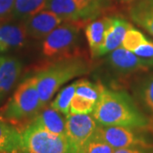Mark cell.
I'll list each match as a JSON object with an SVG mask.
<instances>
[{
    "mask_svg": "<svg viewBox=\"0 0 153 153\" xmlns=\"http://www.w3.org/2000/svg\"><path fill=\"white\" fill-rule=\"evenodd\" d=\"M45 10L55 13L63 22H89L103 14L97 8L77 0H48Z\"/></svg>",
    "mask_w": 153,
    "mask_h": 153,
    "instance_id": "ba28073f",
    "label": "cell"
},
{
    "mask_svg": "<svg viewBox=\"0 0 153 153\" xmlns=\"http://www.w3.org/2000/svg\"><path fill=\"white\" fill-rule=\"evenodd\" d=\"M90 69V63L82 55L49 60L45 63L34 75L43 106L49 104L63 84L76 76L86 75Z\"/></svg>",
    "mask_w": 153,
    "mask_h": 153,
    "instance_id": "7a4b0ae2",
    "label": "cell"
},
{
    "mask_svg": "<svg viewBox=\"0 0 153 153\" xmlns=\"http://www.w3.org/2000/svg\"><path fill=\"white\" fill-rule=\"evenodd\" d=\"M132 27V24L123 17L108 16L104 43L99 51L98 57L107 55L121 47L126 33Z\"/></svg>",
    "mask_w": 153,
    "mask_h": 153,
    "instance_id": "8fae6325",
    "label": "cell"
},
{
    "mask_svg": "<svg viewBox=\"0 0 153 153\" xmlns=\"http://www.w3.org/2000/svg\"><path fill=\"white\" fill-rule=\"evenodd\" d=\"M94 134L115 150L136 146L153 147V133L150 128L141 129L123 126L99 124Z\"/></svg>",
    "mask_w": 153,
    "mask_h": 153,
    "instance_id": "8992f818",
    "label": "cell"
},
{
    "mask_svg": "<svg viewBox=\"0 0 153 153\" xmlns=\"http://www.w3.org/2000/svg\"><path fill=\"white\" fill-rule=\"evenodd\" d=\"M20 153H27V152H24V151H22Z\"/></svg>",
    "mask_w": 153,
    "mask_h": 153,
    "instance_id": "4dcf8cb0",
    "label": "cell"
},
{
    "mask_svg": "<svg viewBox=\"0 0 153 153\" xmlns=\"http://www.w3.org/2000/svg\"><path fill=\"white\" fill-rule=\"evenodd\" d=\"M22 71L20 60L10 56H0V100L10 93Z\"/></svg>",
    "mask_w": 153,
    "mask_h": 153,
    "instance_id": "7c38bea8",
    "label": "cell"
},
{
    "mask_svg": "<svg viewBox=\"0 0 153 153\" xmlns=\"http://www.w3.org/2000/svg\"><path fill=\"white\" fill-rule=\"evenodd\" d=\"M114 148L94 134L78 153H114Z\"/></svg>",
    "mask_w": 153,
    "mask_h": 153,
    "instance_id": "603a6c76",
    "label": "cell"
},
{
    "mask_svg": "<svg viewBox=\"0 0 153 153\" xmlns=\"http://www.w3.org/2000/svg\"><path fill=\"white\" fill-rule=\"evenodd\" d=\"M50 105L44 106L33 123L57 135H66V117Z\"/></svg>",
    "mask_w": 153,
    "mask_h": 153,
    "instance_id": "5bb4252c",
    "label": "cell"
},
{
    "mask_svg": "<svg viewBox=\"0 0 153 153\" xmlns=\"http://www.w3.org/2000/svg\"><path fill=\"white\" fill-rule=\"evenodd\" d=\"M22 151L27 153H78L66 136L54 134L32 123L22 132Z\"/></svg>",
    "mask_w": 153,
    "mask_h": 153,
    "instance_id": "5b68a950",
    "label": "cell"
},
{
    "mask_svg": "<svg viewBox=\"0 0 153 153\" xmlns=\"http://www.w3.org/2000/svg\"><path fill=\"white\" fill-rule=\"evenodd\" d=\"M114 153H153V147L136 146V147L122 148V149L115 150Z\"/></svg>",
    "mask_w": 153,
    "mask_h": 153,
    "instance_id": "4316f807",
    "label": "cell"
},
{
    "mask_svg": "<svg viewBox=\"0 0 153 153\" xmlns=\"http://www.w3.org/2000/svg\"><path fill=\"white\" fill-rule=\"evenodd\" d=\"M128 13L133 22L153 36V0H135Z\"/></svg>",
    "mask_w": 153,
    "mask_h": 153,
    "instance_id": "2e32d148",
    "label": "cell"
},
{
    "mask_svg": "<svg viewBox=\"0 0 153 153\" xmlns=\"http://www.w3.org/2000/svg\"><path fill=\"white\" fill-rule=\"evenodd\" d=\"M150 129L153 133V117L151 118V126H150Z\"/></svg>",
    "mask_w": 153,
    "mask_h": 153,
    "instance_id": "f1b7e54d",
    "label": "cell"
},
{
    "mask_svg": "<svg viewBox=\"0 0 153 153\" xmlns=\"http://www.w3.org/2000/svg\"><path fill=\"white\" fill-rule=\"evenodd\" d=\"M103 85L100 83H94L88 79H80L76 81L75 94L97 102Z\"/></svg>",
    "mask_w": 153,
    "mask_h": 153,
    "instance_id": "7402d4cb",
    "label": "cell"
},
{
    "mask_svg": "<svg viewBox=\"0 0 153 153\" xmlns=\"http://www.w3.org/2000/svg\"><path fill=\"white\" fill-rule=\"evenodd\" d=\"M98 123L91 114H68L66 117V135L78 152L93 136Z\"/></svg>",
    "mask_w": 153,
    "mask_h": 153,
    "instance_id": "9c48e42d",
    "label": "cell"
},
{
    "mask_svg": "<svg viewBox=\"0 0 153 153\" xmlns=\"http://www.w3.org/2000/svg\"><path fill=\"white\" fill-rule=\"evenodd\" d=\"M23 22L28 36L35 39H44L53 30L60 26L63 20L51 10H44Z\"/></svg>",
    "mask_w": 153,
    "mask_h": 153,
    "instance_id": "30bf717a",
    "label": "cell"
},
{
    "mask_svg": "<svg viewBox=\"0 0 153 153\" xmlns=\"http://www.w3.org/2000/svg\"><path fill=\"white\" fill-rule=\"evenodd\" d=\"M8 49H9V48H8L6 45H4L3 43H1V42H0V52L5 51V50H7Z\"/></svg>",
    "mask_w": 153,
    "mask_h": 153,
    "instance_id": "83f0119b",
    "label": "cell"
},
{
    "mask_svg": "<svg viewBox=\"0 0 153 153\" xmlns=\"http://www.w3.org/2000/svg\"><path fill=\"white\" fill-rule=\"evenodd\" d=\"M44 108L34 76L25 79L1 109L0 119L14 125L21 132L29 126Z\"/></svg>",
    "mask_w": 153,
    "mask_h": 153,
    "instance_id": "3957f363",
    "label": "cell"
},
{
    "mask_svg": "<svg viewBox=\"0 0 153 153\" xmlns=\"http://www.w3.org/2000/svg\"><path fill=\"white\" fill-rule=\"evenodd\" d=\"M22 151V132L0 119V153H20Z\"/></svg>",
    "mask_w": 153,
    "mask_h": 153,
    "instance_id": "ac0fdd59",
    "label": "cell"
},
{
    "mask_svg": "<svg viewBox=\"0 0 153 153\" xmlns=\"http://www.w3.org/2000/svg\"><path fill=\"white\" fill-rule=\"evenodd\" d=\"M96 102L74 94L70 104L71 114H91ZM69 113V114H70Z\"/></svg>",
    "mask_w": 153,
    "mask_h": 153,
    "instance_id": "cb8c5ba5",
    "label": "cell"
},
{
    "mask_svg": "<svg viewBox=\"0 0 153 153\" xmlns=\"http://www.w3.org/2000/svg\"><path fill=\"white\" fill-rule=\"evenodd\" d=\"M133 94L140 107L153 117V73L138 80L134 84Z\"/></svg>",
    "mask_w": 153,
    "mask_h": 153,
    "instance_id": "d6986e66",
    "label": "cell"
},
{
    "mask_svg": "<svg viewBox=\"0 0 153 153\" xmlns=\"http://www.w3.org/2000/svg\"><path fill=\"white\" fill-rule=\"evenodd\" d=\"M122 47L141 58L153 60V41L134 27L126 33Z\"/></svg>",
    "mask_w": 153,
    "mask_h": 153,
    "instance_id": "4fadbf2b",
    "label": "cell"
},
{
    "mask_svg": "<svg viewBox=\"0 0 153 153\" xmlns=\"http://www.w3.org/2000/svg\"><path fill=\"white\" fill-rule=\"evenodd\" d=\"M27 37V32L23 22L0 23V42L8 48H21L25 44Z\"/></svg>",
    "mask_w": 153,
    "mask_h": 153,
    "instance_id": "e0dca14e",
    "label": "cell"
},
{
    "mask_svg": "<svg viewBox=\"0 0 153 153\" xmlns=\"http://www.w3.org/2000/svg\"><path fill=\"white\" fill-rule=\"evenodd\" d=\"M15 0H0V23L12 20V10Z\"/></svg>",
    "mask_w": 153,
    "mask_h": 153,
    "instance_id": "d4e9b609",
    "label": "cell"
},
{
    "mask_svg": "<svg viewBox=\"0 0 153 153\" xmlns=\"http://www.w3.org/2000/svg\"><path fill=\"white\" fill-rule=\"evenodd\" d=\"M105 61L110 68L120 76L144 73L153 68L152 59L141 58L123 47L108 53Z\"/></svg>",
    "mask_w": 153,
    "mask_h": 153,
    "instance_id": "52a82bcc",
    "label": "cell"
},
{
    "mask_svg": "<svg viewBox=\"0 0 153 153\" xmlns=\"http://www.w3.org/2000/svg\"><path fill=\"white\" fill-rule=\"evenodd\" d=\"M107 23L108 16H103L88 22L84 27L85 37L92 58L98 57L99 51L104 43Z\"/></svg>",
    "mask_w": 153,
    "mask_h": 153,
    "instance_id": "9a60e30c",
    "label": "cell"
},
{
    "mask_svg": "<svg viewBox=\"0 0 153 153\" xmlns=\"http://www.w3.org/2000/svg\"><path fill=\"white\" fill-rule=\"evenodd\" d=\"M82 3L94 6L105 13L107 11L112 4V0H77Z\"/></svg>",
    "mask_w": 153,
    "mask_h": 153,
    "instance_id": "484cf974",
    "label": "cell"
},
{
    "mask_svg": "<svg viewBox=\"0 0 153 153\" xmlns=\"http://www.w3.org/2000/svg\"><path fill=\"white\" fill-rule=\"evenodd\" d=\"M48 0H15L11 19L25 22L46 9Z\"/></svg>",
    "mask_w": 153,
    "mask_h": 153,
    "instance_id": "ffe728a7",
    "label": "cell"
},
{
    "mask_svg": "<svg viewBox=\"0 0 153 153\" xmlns=\"http://www.w3.org/2000/svg\"><path fill=\"white\" fill-rule=\"evenodd\" d=\"M122 2H131V1H134V0H120Z\"/></svg>",
    "mask_w": 153,
    "mask_h": 153,
    "instance_id": "f546056e",
    "label": "cell"
},
{
    "mask_svg": "<svg viewBox=\"0 0 153 153\" xmlns=\"http://www.w3.org/2000/svg\"><path fill=\"white\" fill-rule=\"evenodd\" d=\"M88 22H63L44 38L42 46L44 55L49 60L82 55L79 48L81 30Z\"/></svg>",
    "mask_w": 153,
    "mask_h": 153,
    "instance_id": "277c9868",
    "label": "cell"
},
{
    "mask_svg": "<svg viewBox=\"0 0 153 153\" xmlns=\"http://www.w3.org/2000/svg\"><path fill=\"white\" fill-rule=\"evenodd\" d=\"M91 115L98 124L150 128L151 118L143 112L135 100L123 90L102 87Z\"/></svg>",
    "mask_w": 153,
    "mask_h": 153,
    "instance_id": "6da1fadb",
    "label": "cell"
},
{
    "mask_svg": "<svg viewBox=\"0 0 153 153\" xmlns=\"http://www.w3.org/2000/svg\"><path fill=\"white\" fill-rule=\"evenodd\" d=\"M76 81L62 88L49 105L66 117L70 113V104L76 93Z\"/></svg>",
    "mask_w": 153,
    "mask_h": 153,
    "instance_id": "44dd1931",
    "label": "cell"
}]
</instances>
